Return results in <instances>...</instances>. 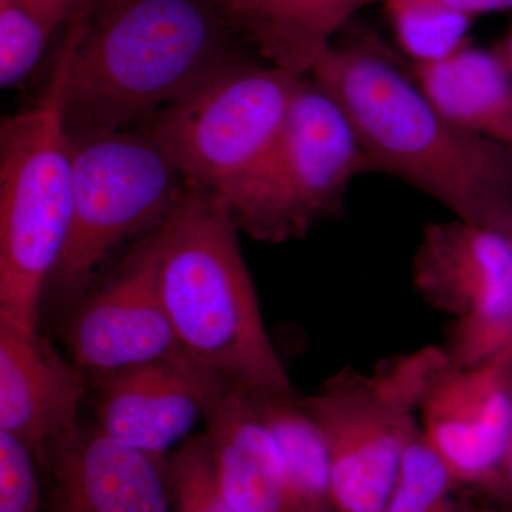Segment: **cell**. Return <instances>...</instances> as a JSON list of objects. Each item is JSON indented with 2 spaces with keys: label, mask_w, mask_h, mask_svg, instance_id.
I'll use <instances>...</instances> for the list:
<instances>
[{
  "label": "cell",
  "mask_w": 512,
  "mask_h": 512,
  "mask_svg": "<svg viewBox=\"0 0 512 512\" xmlns=\"http://www.w3.org/2000/svg\"><path fill=\"white\" fill-rule=\"evenodd\" d=\"M212 2L220 5L228 13L229 18L234 20L235 25H237L239 13H241L242 6H244V0H212Z\"/></svg>",
  "instance_id": "cell-27"
},
{
  "label": "cell",
  "mask_w": 512,
  "mask_h": 512,
  "mask_svg": "<svg viewBox=\"0 0 512 512\" xmlns=\"http://www.w3.org/2000/svg\"><path fill=\"white\" fill-rule=\"evenodd\" d=\"M409 69L451 123L512 147V69L501 49L468 42L443 59L412 63Z\"/></svg>",
  "instance_id": "cell-16"
},
{
  "label": "cell",
  "mask_w": 512,
  "mask_h": 512,
  "mask_svg": "<svg viewBox=\"0 0 512 512\" xmlns=\"http://www.w3.org/2000/svg\"><path fill=\"white\" fill-rule=\"evenodd\" d=\"M458 512H512L511 508L501 507V505H476L464 500Z\"/></svg>",
  "instance_id": "cell-28"
},
{
  "label": "cell",
  "mask_w": 512,
  "mask_h": 512,
  "mask_svg": "<svg viewBox=\"0 0 512 512\" xmlns=\"http://www.w3.org/2000/svg\"><path fill=\"white\" fill-rule=\"evenodd\" d=\"M394 36L412 63L443 59L468 43L473 20L414 0H386Z\"/></svg>",
  "instance_id": "cell-20"
},
{
  "label": "cell",
  "mask_w": 512,
  "mask_h": 512,
  "mask_svg": "<svg viewBox=\"0 0 512 512\" xmlns=\"http://www.w3.org/2000/svg\"><path fill=\"white\" fill-rule=\"evenodd\" d=\"M376 0H244L237 20L245 40L266 63L309 76L316 60Z\"/></svg>",
  "instance_id": "cell-17"
},
{
  "label": "cell",
  "mask_w": 512,
  "mask_h": 512,
  "mask_svg": "<svg viewBox=\"0 0 512 512\" xmlns=\"http://www.w3.org/2000/svg\"><path fill=\"white\" fill-rule=\"evenodd\" d=\"M419 424L457 484L484 493L512 433V389L500 357L470 367L448 360L421 399Z\"/></svg>",
  "instance_id": "cell-11"
},
{
  "label": "cell",
  "mask_w": 512,
  "mask_h": 512,
  "mask_svg": "<svg viewBox=\"0 0 512 512\" xmlns=\"http://www.w3.org/2000/svg\"><path fill=\"white\" fill-rule=\"evenodd\" d=\"M383 2H384V0H383Z\"/></svg>",
  "instance_id": "cell-32"
},
{
  "label": "cell",
  "mask_w": 512,
  "mask_h": 512,
  "mask_svg": "<svg viewBox=\"0 0 512 512\" xmlns=\"http://www.w3.org/2000/svg\"><path fill=\"white\" fill-rule=\"evenodd\" d=\"M94 413L101 433L158 461L188 439L200 402L175 362H151L93 377Z\"/></svg>",
  "instance_id": "cell-15"
},
{
  "label": "cell",
  "mask_w": 512,
  "mask_h": 512,
  "mask_svg": "<svg viewBox=\"0 0 512 512\" xmlns=\"http://www.w3.org/2000/svg\"><path fill=\"white\" fill-rule=\"evenodd\" d=\"M37 463L26 444L0 431V512H40Z\"/></svg>",
  "instance_id": "cell-23"
},
{
  "label": "cell",
  "mask_w": 512,
  "mask_h": 512,
  "mask_svg": "<svg viewBox=\"0 0 512 512\" xmlns=\"http://www.w3.org/2000/svg\"><path fill=\"white\" fill-rule=\"evenodd\" d=\"M224 201L191 187L153 238L158 295L185 355L248 393H293Z\"/></svg>",
  "instance_id": "cell-3"
},
{
  "label": "cell",
  "mask_w": 512,
  "mask_h": 512,
  "mask_svg": "<svg viewBox=\"0 0 512 512\" xmlns=\"http://www.w3.org/2000/svg\"><path fill=\"white\" fill-rule=\"evenodd\" d=\"M87 376L37 330L0 323V431L37 454L79 424Z\"/></svg>",
  "instance_id": "cell-14"
},
{
  "label": "cell",
  "mask_w": 512,
  "mask_h": 512,
  "mask_svg": "<svg viewBox=\"0 0 512 512\" xmlns=\"http://www.w3.org/2000/svg\"><path fill=\"white\" fill-rule=\"evenodd\" d=\"M26 2L56 28L64 29L77 16L86 12L94 0H26Z\"/></svg>",
  "instance_id": "cell-24"
},
{
  "label": "cell",
  "mask_w": 512,
  "mask_h": 512,
  "mask_svg": "<svg viewBox=\"0 0 512 512\" xmlns=\"http://www.w3.org/2000/svg\"><path fill=\"white\" fill-rule=\"evenodd\" d=\"M309 76L348 117L369 171L412 185L457 220L503 232L512 215V147L451 123L379 37H336Z\"/></svg>",
  "instance_id": "cell-1"
},
{
  "label": "cell",
  "mask_w": 512,
  "mask_h": 512,
  "mask_svg": "<svg viewBox=\"0 0 512 512\" xmlns=\"http://www.w3.org/2000/svg\"><path fill=\"white\" fill-rule=\"evenodd\" d=\"M200 402L215 476L237 512H296L271 431L245 390L187 355L174 360Z\"/></svg>",
  "instance_id": "cell-12"
},
{
  "label": "cell",
  "mask_w": 512,
  "mask_h": 512,
  "mask_svg": "<svg viewBox=\"0 0 512 512\" xmlns=\"http://www.w3.org/2000/svg\"><path fill=\"white\" fill-rule=\"evenodd\" d=\"M500 49L512 69V23L510 32H508L507 39H505L504 45L501 46Z\"/></svg>",
  "instance_id": "cell-30"
},
{
  "label": "cell",
  "mask_w": 512,
  "mask_h": 512,
  "mask_svg": "<svg viewBox=\"0 0 512 512\" xmlns=\"http://www.w3.org/2000/svg\"><path fill=\"white\" fill-rule=\"evenodd\" d=\"M248 393V392H247ZM274 437L296 512H338L325 436L298 393H249Z\"/></svg>",
  "instance_id": "cell-18"
},
{
  "label": "cell",
  "mask_w": 512,
  "mask_h": 512,
  "mask_svg": "<svg viewBox=\"0 0 512 512\" xmlns=\"http://www.w3.org/2000/svg\"><path fill=\"white\" fill-rule=\"evenodd\" d=\"M413 286L451 318L446 350L478 366L512 346V245L503 232L457 220L430 222L413 258Z\"/></svg>",
  "instance_id": "cell-9"
},
{
  "label": "cell",
  "mask_w": 512,
  "mask_h": 512,
  "mask_svg": "<svg viewBox=\"0 0 512 512\" xmlns=\"http://www.w3.org/2000/svg\"><path fill=\"white\" fill-rule=\"evenodd\" d=\"M174 512H237L222 493L207 434L188 437L165 463Z\"/></svg>",
  "instance_id": "cell-22"
},
{
  "label": "cell",
  "mask_w": 512,
  "mask_h": 512,
  "mask_svg": "<svg viewBox=\"0 0 512 512\" xmlns=\"http://www.w3.org/2000/svg\"><path fill=\"white\" fill-rule=\"evenodd\" d=\"M503 234L505 235V237L508 238V241H510L512 245V215L510 217V220L507 221V224H505Z\"/></svg>",
  "instance_id": "cell-31"
},
{
  "label": "cell",
  "mask_w": 512,
  "mask_h": 512,
  "mask_svg": "<svg viewBox=\"0 0 512 512\" xmlns=\"http://www.w3.org/2000/svg\"><path fill=\"white\" fill-rule=\"evenodd\" d=\"M501 365H503L504 375L507 377L508 384L512 389V346L504 355L500 356Z\"/></svg>",
  "instance_id": "cell-29"
},
{
  "label": "cell",
  "mask_w": 512,
  "mask_h": 512,
  "mask_svg": "<svg viewBox=\"0 0 512 512\" xmlns=\"http://www.w3.org/2000/svg\"><path fill=\"white\" fill-rule=\"evenodd\" d=\"M151 235L109 284L77 303L64 326L72 362L90 379L146 363L174 362L184 353L158 295Z\"/></svg>",
  "instance_id": "cell-10"
},
{
  "label": "cell",
  "mask_w": 512,
  "mask_h": 512,
  "mask_svg": "<svg viewBox=\"0 0 512 512\" xmlns=\"http://www.w3.org/2000/svg\"><path fill=\"white\" fill-rule=\"evenodd\" d=\"M414 2L426 3L434 8L458 13L471 19H476L477 16L485 13L512 10V0H414Z\"/></svg>",
  "instance_id": "cell-25"
},
{
  "label": "cell",
  "mask_w": 512,
  "mask_h": 512,
  "mask_svg": "<svg viewBox=\"0 0 512 512\" xmlns=\"http://www.w3.org/2000/svg\"><path fill=\"white\" fill-rule=\"evenodd\" d=\"M76 25L63 100L72 140L141 126L247 59L212 0H94Z\"/></svg>",
  "instance_id": "cell-2"
},
{
  "label": "cell",
  "mask_w": 512,
  "mask_h": 512,
  "mask_svg": "<svg viewBox=\"0 0 512 512\" xmlns=\"http://www.w3.org/2000/svg\"><path fill=\"white\" fill-rule=\"evenodd\" d=\"M72 164L69 237L46 291L57 305L82 301L109 255L154 234L191 192L146 124L72 140Z\"/></svg>",
  "instance_id": "cell-5"
},
{
  "label": "cell",
  "mask_w": 512,
  "mask_h": 512,
  "mask_svg": "<svg viewBox=\"0 0 512 512\" xmlns=\"http://www.w3.org/2000/svg\"><path fill=\"white\" fill-rule=\"evenodd\" d=\"M365 171L369 165L348 117L305 76L264 168L231 212L239 231L254 241L305 238L338 214L349 184Z\"/></svg>",
  "instance_id": "cell-8"
},
{
  "label": "cell",
  "mask_w": 512,
  "mask_h": 512,
  "mask_svg": "<svg viewBox=\"0 0 512 512\" xmlns=\"http://www.w3.org/2000/svg\"><path fill=\"white\" fill-rule=\"evenodd\" d=\"M301 79L244 59L144 124L192 188L231 210L264 168Z\"/></svg>",
  "instance_id": "cell-7"
},
{
  "label": "cell",
  "mask_w": 512,
  "mask_h": 512,
  "mask_svg": "<svg viewBox=\"0 0 512 512\" xmlns=\"http://www.w3.org/2000/svg\"><path fill=\"white\" fill-rule=\"evenodd\" d=\"M448 360L443 348L426 346L373 372L346 367L303 397L328 444L336 511L383 512L419 430L421 399Z\"/></svg>",
  "instance_id": "cell-6"
},
{
  "label": "cell",
  "mask_w": 512,
  "mask_h": 512,
  "mask_svg": "<svg viewBox=\"0 0 512 512\" xmlns=\"http://www.w3.org/2000/svg\"><path fill=\"white\" fill-rule=\"evenodd\" d=\"M483 494L491 498L495 505L512 510V433L500 468Z\"/></svg>",
  "instance_id": "cell-26"
},
{
  "label": "cell",
  "mask_w": 512,
  "mask_h": 512,
  "mask_svg": "<svg viewBox=\"0 0 512 512\" xmlns=\"http://www.w3.org/2000/svg\"><path fill=\"white\" fill-rule=\"evenodd\" d=\"M76 33L73 20L40 93L0 123V323L22 330H37L72 222V140L63 100Z\"/></svg>",
  "instance_id": "cell-4"
},
{
  "label": "cell",
  "mask_w": 512,
  "mask_h": 512,
  "mask_svg": "<svg viewBox=\"0 0 512 512\" xmlns=\"http://www.w3.org/2000/svg\"><path fill=\"white\" fill-rule=\"evenodd\" d=\"M47 512H171L165 463L77 424L45 444Z\"/></svg>",
  "instance_id": "cell-13"
},
{
  "label": "cell",
  "mask_w": 512,
  "mask_h": 512,
  "mask_svg": "<svg viewBox=\"0 0 512 512\" xmlns=\"http://www.w3.org/2000/svg\"><path fill=\"white\" fill-rule=\"evenodd\" d=\"M460 485L419 430L404 451L383 512H458Z\"/></svg>",
  "instance_id": "cell-19"
},
{
  "label": "cell",
  "mask_w": 512,
  "mask_h": 512,
  "mask_svg": "<svg viewBox=\"0 0 512 512\" xmlns=\"http://www.w3.org/2000/svg\"><path fill=\"white\" fill-rule=\"evenodd\" d=\"M59 28L26 0H0V86H19L35 72Z\"/></svg>",
  "instance_id": "cell-21"
}]
</instances>
